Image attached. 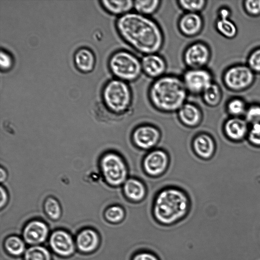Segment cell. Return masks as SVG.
I'll return each instance as SVG.
<instances>
[{
	"mask_svg": "<svg viewBox=\"0 0 260 260\" xmlns=\"http://www.w3.org/2000/svg\"><path fill=\"white\" fill-rule=\"evenodd\" d=\"M115 27L122 40L143 55L158 53L164 45V34L158 23L135 11L118 17Z\"/></svg>",
	"mask_w": 260,
	"mask_h": 260,
	"instance_id": "6da1fadb",
	"label": "cell"
},
{
	"mask_svg": "<svg viewBox=\"0 0 260 260\" xmlns=\"http://www.w3.org/2000/svg\"><path fill=\"white\" fill-rule=\"evenodd\" d=\"M188 92L181 77L166 74L154 80L148 89L151 104L158 111L173 112L186 102Z\"/></svg>",
	"mask_w": 260,
	"mask_h": 260,
	"instance_id": "7a4b0ae2",
	"label": "cell"
},
{
	"mask_svg": "<svg viewBox=\"0 0 260 260\" xmlns=\"http://www.w3.org/2000/svg\"><path fill=\"white\" fill-rule=\"evenodd\" d=\"M189 209L186 195L179 189L168 188L160 191L156 196L152 215L158 224L171 226L187 218Z\"/></svg>",
	"mask_w": 260,
	"mask_h": 260,
	"instance_id": "3957f363",
	"label": "cell"
},
{
	"mask_svg": "<svg viewBox=\"0 0 260 260\" xmlns=\"http://www.w3.org/2000/svg\"><path fill=\"white\" fill-rule=\"evenodd\" d=\"M102 98L107 110L117 115L123 114L130 109L133 94L128 83L114 78L103 87Z\"/></svg>",
	"mask_w": 260,
	"mask_h": 260,
	"instance_id": "277c9868",
	"label": "cell"
},
{
	"mask_svg": "<svg viewBox=\"0 0 260 260\" xmlns=\"http://www.w3.org/2000/svg\"><path fill=\"white\" fill-rule=\"evenodd\" d=\"M108 66L114 78L128 83L138 80L143 73L141 59L126 50L113 52L109 57Z\"/></svg>",
	"mask_w": 260,
	"mask_h": 260,
	"instance_id": "5b68a950",
	"label": "cell"
},
{
	"mask_svg": "<svg viewBox=\"0 0 260 260\" xmlns=\"http://www.w3.org/2000/svg\"><path fill=\"white\" fill-rule=\"evenodd\" d=\"M99 168L105 182L112 186L124 184L127 176L126 164L118 154L109 151L99 159Z\"/></svg>",
	"mask_w": 260,
	"mask_h": 260,
	"instance_id": "8992f818",
	"label": "cell"
},
{
	"mask_svg": "<svg viewBox=\"0 0 260 260\" xmlns=\"http://www.w3.org/2000/svg\"><path fill=\"white\" fill-rule=\"evenodd\" d=\"M189 94L201 95L212 83L211 73L205 68L187 69L181 77Z\"/></svg>",
	"mask_w": 260,
	"mask_h": 260,
	"instance_id": "52a82bcc",
	"label": "cell"
},
{
	"mask_svg": "<svg viewBox=\"0 0 260 260\" xmlns=\"http://www.w3.org/2000/svg\"><path fill=\"white\" fill-rule=\"evenodd\" d=\"M210 58L208 45L202 41L194 42L184 49L182 59L187 69L205 68Z\"/></svg>",
	"mask_w": 260,
	"mask_h": 260,
	"instance_id": "ba28073f",
	"label": "cell"
},
{
	"mask_svg": "<svg viewBox=\"0 0 260 260\" xmlns=\"http://www.w3.org/2000/svg\"><path fill=\"white\" fill-rule=\"evenodd\" d=\"M49 246L55 254L68 258L75 252L76 243L72 235L63 229L55 230L49 239Z\"/></svg>",
	"mask_w": 260,
	"mask_h": 260,
	"instance_id": "9c48e42d",
	"label": "cell"
},
{
	"mask_svg": "<svg viewBox=\"0 0 260 260\" xmlns=\"http://www.w3.org/2000/svg\"><path fill=\"white\" fill-rule=\"evenodd\" d=\"M49 228L47 223L40 219L27 222L22 230L23 240L32 246L43 243L48 237Z\"/></svg>",
	"mask_w": 260,
	"mask_h": 260,
	"instance_id": "30bf717a",
	"label": "cell"
},
{
	"mask_svg": "<svg viewBox=\"0 0 260 260\" xmlns=\"http://www.w3.org/2000/svg\"><path fill=\"white\" fill-rule=\"evenodd\" d=\"M141 61L143 74L147 77L155 80L166 75L167 63L158 53L143 55Z\"/></svg>",
	"mask_w": 260,
	"mask_h": 260,
	"instance_id": "8fae6325",
	"label": "cell"
},
{
	"mask_svg": "<svg viewBox=\"0 0 260 260\" xmlns=\"http://www.w3.org/2000/svg\"><path fill=\"white\" fill-rule=\"evenodd\" d=\"M253 74L250 69L245 66H237L230 69L224 75L226 84L236 90L243 89L252 82Z\"/></svg>",
	"mask_w": 260,
	"mask_h": 260,
	"instance_id": "7c38bea8",
	"label": "cell"
},
{
	"mask_svg": "<svg viewBox=\"0 0 260 260\" xmlns=\"http://www.w3.org/2000/svg\"><path fill=\"white\" fill-rule=\"evenodd\" d=\"M177 26L183 36L193 38L202 31L204 20L199 13H183L178 20Z\"/></svg>",
	"mask_w": 260,
	"mask_h": 260,
	"instance_id": "4fadbf2b",
	"label": "cell"
},
{
	"mask_svg": "<svg viewBox=\"0 0 260 260\" xmlns=\"http://www.w3.org/2000/svg\"><path fill=\"white\" fill-rule=\"evenodd\" d=\"M101 243V238L98 232L91 228L83 229L77 233L76 245L80 252L90 254L96 251Z\"/></svg>",
	"mask_w": 260,
	"mask_h": 260,
	"instance_id": "5bb4252c",
	"label": "cell"
},
{
	"mask_svg": "<svg viewBox=\"0 0 260 260\" xmlns=\"http://www.w3.org/2000/svg\"><path fill=\"white\" fill-rule=\"evenodd\" d=\"M168 157L162 150L157 149L149 152L143 160V167L147 174L156 176L161 174L167 169Z\"/></svg>",
	"mask_w": 260,
	"mask_h": 260,
	"instance_id": "9a60e30c",
	"label": "cell"
},
{
	"mask_svg": "<svg viewBox=\"0 0 260 260\" xmlns=\"http://www.w3.org/2000/svg\"><path fill=\"white\" fill-rule=\"evenodd\" d=\"M160 137L158 130L152 125H144L137 128L133 138L135 144L143 149H149L158 142Z\"/></svg>",
	"mask_w": 260,
	"mask_h": 260,
	"instance_id": "2e32d148",
	"label": "cell"
},
{
	"mask_svg": "<svg viewBox=\"0 0 260 260\" xmlns=\"http://www.w3.org/2000/svg\"><path fill=\"white\" fill-rule=\"evenodd\" d=\"M180 121L189 126H196L202 118V112L199 107L194 103L186 102L178 111Z\"/></svg>",
	"mask_w": 260,
	"mask_h": 260,
	"instance_id": "e0dca14e",
	"label": "cell"
},
{
	"mask_svg": "<svg viewBox=\"0 0 260 260\" xmlns=\"http://www.w3.org/2000/svg\"><path fill=\"white\" fill-rule=\"evenodd\" d=\"M193 147L196 154L204 159L211 157L215 150L213 140L205 134H200L195 138Z\"/></svg>",
	"mask_w": 260,
	"mask_h": 260,
	"instance_id": "ac0fdd59",
	"label": "cell"
},
{
	"mask_svg": "<svg viewBox=\"0 0 260 260\" xmlns=\"http://www.w3.org/2000/svg\"><path fill=\"white\" fill-rule=\"evenodd\" d=\"M224 128L228 137L233 140L243 139L248 132L246 121L237 118L228 120L224 124Z\"/></svg>",
	"mask_w": 260,
	"mask_h": 260,
	"instance_id": "d6986e66",
	"label": "cell"
},
{
	"mask_svg": "<svg viewBox=\"0 0 260 260\" xmlns=\"http://www.w3.org/2000/svg\"><path fill=\"white\" fill-rule=\"evenodd\" d=\"M100 3L108 12L118 17L134 10V1L132 0H102Z\"/></svg>",
	"mask_w": 260,
	"mask_h": 260,
	"instance_id": "ffe728a7",
	"label": "cell"
},
{
	"mask_svg": "<svg viewBox=\"0 0 260 260\" xmlns=\"http://www.w3.org/2000/svg\"><path fill=\"white\" fill-rule=\"evenodd\" d=\"M74 62L77 68L83 72L91 71L95 63V57L92 51L85 47L78 49L74 54Z\"/></svg>",
	"mask_w": 260,
	"mask_h": 260,
	"instance_id": "44dd1931",
	"label": "cell"
},
{
	"mask_svg": "<svg viewBox=\"0 0 260 260\" xmlns=\"http://www.w3.org/2000/svg\"><path fill=\"white\" fill-rule=\"evenodd\" d=\"M123 189L126 197L135 202L142 200L146 193L144 184L135 178L126 180L123 184Z\"/></svg>",
	"mask_w": 260,
	"mask_h": 260,
	"instance_id": "7402d4cb",
	"label": "cell"
},
{
	"mask_svg": "<svg viewBox=\"0 0 260 260\" xmlns=\"http://www.w3.org/2000/svg\"><path fill=\"white\" fill-rule=\"evenodd\" d=\"M3 246L5 251L13 257H19L26 251L24 241L16 235L8 236L4 241Z\"/></svg>",
	"mask_w": 260,
	"mask_h": 260,
	"instance_id": "603a6c76",
	"label": "cell"
},
{
	"mask_svg": "<svg viewBox=\"0 0 260 260\" xmlns=\"http://www.w3.org/2000/svg\"><path fill=\"white\" fill-rule=\"evenodd\" d=\"M160 0L134 1V10L142 15L151 17L154 14L161 6Z\"/></svg>",
	"mask_w": 260,
	"mask_h": 260,
	"instance_id": "cb8c5ba5",
	"label": "cell"
},
{
	"mask_svg": "<svg viewBox=\"0 0 260 260\" xmlns=\"http://www.w3.org/2000/svg\"><path fill=\"white\" fill-rule=\"evenodd\" d=\"M229 11L222 9L219 11V19L217 21L216 27L219 32L227 37H233L236 33V28L233 23L228 20Z\"/></svg>",
	"mask_w": 260,
	"mask_h": 260,
	"instance_id": "d4e9b609",
	"label": "cell"
},
{
	"mask_svg": "<svg viewBox=\"0 0 260 260\" xmlns=\"http://www.w3.org/2000/svg\"><path fill=\"white\" fill-rule=\"evenodd\" d=\"M104 219L112 224H118L126 218V212L120 206L115 205L108 207L104 213Z\"/></svg>",
	"mask_w": 260,
	"mask_h": 260,
	"instance_id": "484cf974",
	"label": "cell"
},
{
	"mask_svg": "<svg viewBox=\"0 0 260 260\" xmlns=\"http://www.w3.org/2000/svg\"><path fill=\"white\" fill-rule=\"evenodd\" d=\"M23 260H53L48 249L41 245L31 246L24 254Z\"/></svg>",
	"mask_w": 260,
	"mask_h": 260,
	"instance_id": "4316f807",
	"label": "cell"
},
{
	"mask_svg": "<svg viewBox=\"0 0 260 260\" xmlns=\"http://www.w3.org/2000/svg\"><path fill=\"white\" fill-rule=\"evenodd\" d=\"M203 102L207 105L215 106L220 102L221 92L219 86L212 83L201 94Z\"/></svg>",
	"mask_w": 260,
	"mask_h": 260,
	"instance_id": "83f0119b",
	"label": "cell"
},
{
	"mask_svg": "<svg viewBox=\"0 0 260 260\" xmlns=\"http://www.w3.org/2000/svg\"><path fill=\"white\" fill-rule=\"evenodd\" d=\"M44 210L50 219L57 220L61 217L62 210L58 201L52 197L47 198L44 203Z\"/></svg>",
	"mask_w": 260,
	"mask_h": 260,
	"instance_id": "f1b7e54d",
	"label": "cell"
},
{
	"mask_svg": "<svg viewBox=\"0 0 260 260\" xmlns=\"http://www.w3.org/2000/svg\"><path fill=\"white\" fill-rule=\"evenodd\" d=\"M177 3L184 13L200 14L205 9L207 2L205 0H179Z\"/></svg>",
	"mask_w": 260,
	"mask_h": 260,
	"instance_id": "f546056e",
	"label": "cell"
},
{
	"mask_svg": "<svg viewBox=\"0 0 260 260\" xmlns=\"http://www.w3.org/2000/svg\"><path fill=\"white\" fill-rule=\"evenodd\" d=\"M130 260H160L154 252L145 249H140L134 252Z\"/></svg>",
	"mask_w": 260,
	"mask_h": 260,
	"instance_id": "4dcf8cb0",
	"label": "cell"
},
{
	"mask_svg": "<svg viewBox=\"0 0 260 260\" xmlns=\"http://www.w3.org/2000/svg\"><path fill=\"white\" fill-rule=\"evenodd\" d=\"M247 121L252 124L260 123V106L250 107L245 112Z\"/></svg>",
	"mask_w": 260,
	"mask_h": 260,
	"instance_id": "1f68e13d",
	"label": "cell"
},
{
	"mask_svg": "<svg viewBox=\"0 0 260 260\" xmlns=\"http://www.w3.org/2000/svg\"><path fill=\"white\" fill-rule=\"evenodd\" d=\"M228 110L232 115H241L245 112V104L244 102L240 100H233L229 103Z\"/></svg>",
	"mask_w": 260,
	"mask_h": 260,
	"instance_id": "d6a6232c",
	"label": "cell"
},
{
	"mask_svg": "<svg viewBox=\"0 0 260 260\" xmlns=\"http://www.w3.org/2000/svg\"><path fill=\"white\" fill-rule=\"evenodd\" d=\"M248 138L253 144L260 146V123L252 124L248 132Z\"/></svg>",
	"mask_w": 260,
	"mask_h": 260,
	"instance_id": "836d02e7",
	"label": "cell"
},
{
	"mask_svg": "<svg viewBox=\"0 0 260 260\" xmlns=\"http://www.w3.org/2000/svg\"><path fill=\"white\" fill-rule=\"evenodd\" d=\"M13 59L7 52L1 49L0 52V66L1 70L10 69L13 65Z\"/></svg>",
	"mask_w": 260,
	"mask_h": 260,
	"instance_id": "e575fe53",
	"label": "cell"
},
{
	"mask_svg": "<svg viewBox=\"0 0 260 260\" xmlns=\"http://www.w3.org/2000/svg\"><path fill=\"white\" fill-rule=\"evenodd\" d=\"M249 64L253 70L260 72V49L256 50L251 55Z\"/></svg>",
	"mask_w": 260,
	"mask_h": 260,
	"instance_id": "d590c367",
	"label": "cell"
},
{
	"mask_svg": "<svg viewBox=\"0 0 260 260\" xmlns=\"http://www.w3.org/2000/svg\"><path fill=\"white\" fill-rule=\"evenodd\" d=\"M246 10L252 14H257L260 13V0H249L245 2Z\"/></svg>",
	"mask_w": 260,
	"mask_h": 260,
	"instance_id": "8d00e7d4",
	"label": "cell"
},
{
	"mask_svg": "<svg viewBox=\"0 0 260 260\" xmlns=\"http://www.w3.org/2000/svg\"><path fill=\"white\" fill-rule=\"evenodd\" d=\"M9 200V196L7 190L3 186H1V209L5 207Z\"/></svg>",
	"mask_w": 260,
	"mask_h": 260,
	"instance_id": "74e56055",
	"label": "cell"
},
{
	"mask_svg": "<svg viewBox=\"0 0 260 260\" xmlns=\"http://www.w3.org/2000/svg\"><path fill=\"white\" fill-rule=\"evenodd\" d=\"M0 179L1 182H3V181H5L7 177V173L6 171L2 167L0 169Z\"/></svg>",
	"mask_w": 260,
	"mask_h": 260,
	"instance_id": "f35d334b",
	"label": "cell"
}]
</instances>
